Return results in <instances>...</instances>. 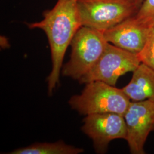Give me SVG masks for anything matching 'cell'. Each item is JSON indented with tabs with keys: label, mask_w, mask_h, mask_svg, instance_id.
<instances>
[{
	"label": "cell",
	"mask_w": 154,
	"mask_h": 154,
	"mask_svg": "<svg viewBox=\"0 0 154 154\" xmlns=\"http://www.w3.org/2000/svg\"><path fill=\"white\" fill-rule=\"evenodd\" d=\"M26 25L30 29L43 30L48 39L52 62L51 71L47 78L48 94L50 95L59 83L66 50L82 26L77 0H57L51 9L43 13L41 21Z\"/></svg>",
	"instance_id": "obj_1"
},
{
	"label": "cell",
	"mask_w": 154,
	"mask_h": 154,
	"mask_svg": "<svg viewBox=\"0 0 154 154\" xmlns=\"http://www.w3.org/2000/svg\"><path fill=\"white\" fill-rule=\"evenodd\" d=\"M130 102L122 88L99 81L86 83L82 93L69 101L73 110L85 116L116 113L123 116Z\"/></svg>",
	"instance_id": "obj_2"
},
{
	"label": "cell",
	"mask_w": 154,
	"mask_h": 154,
	"mask_svg": "<svg viewBox=\"0 0 154 154\" xmlns=\"http://www.w3.org/2000/svg\"><path fill=\"white\" fill-rule=\"evenodd\" d=\"M107 44L102 31L82 26L72 39L70 59L63 66L62 75L79 81L95 65Z\"/></svg>",
	"instance_id": "obj_3"
},
{
	"label": "cell",
	"mask_w": 154,
	"mask_h": 154,
	"mask_svg": "<svg viewBox=\"0 0 154 154\" xmlns=\"http://www.w3.org/2000/svg\"><path fill=\"white\" fill-rule=\"evenodd\" d=\"M82 26L105 31L137 14L134 0H77Z\"/></svg>",
	"instance_id": "obj_4"
},
{
	"label": "cell",
	"mask_w": 154,
	"mask_h": 154,
	"mask_svg": "<svg viewBox=\"0 0 154 154\" xmlns=\"http://www.w3.org/2000/svg\"><path fill=\"white\" fill-rule=\"evenodd\" d=\"M140 63L137 54L108 42L95 65L78 81L86 84L99 81L115 86L119 77L134 72Z\"/></svg>",
	"instance_id": "obj_5"
},
{
	"label": "cell",
	"mask_w": 154,
	"mask_h": 154,
	"mask_svg": "<svg viewBox=\"0 0 154 154\" xmlns=\"http://www.w3.org/2000/svg\"><path fill=\"white\" fill-rule=\"evenodd\" d=\"M123 117L126 125V140L130 152L145 154L146 140L154 131V102L131 101Z\"/></svg>",
	"instance_id": "obj_6"
},
{
	"label": "cell",
	"mask_w": 154,
	"mask_h": 154,
	"mask_svg": "<svg viewBox=\"0 0 154 154\" xmlns=\"http://www.w3.org/2000/svg\"><path fill=\"white\" fill-rule=\"evenodd\" d=\"M81 129L93 141L98 153H105L111 141L127 137L123 116L116 113L94 114L86 116Z\"/></svg>",
	"instance_id": "obj_7"
},
{
	"label": "cell",
	"mask_w": 154,
	"mask_h": 154,
	"mask_svg": "<svg viewBox=\"0 0 154 154\" xmlns=\"http://www.w3.org/2000/svg\"><path fill=\"white\" fill-rule=\"evenodd\" d=\"M152 28L140 22L134 15L103 32L107 42L138 54L143 49Z\"/></svg>",
	"instance_id": "obj_8"
},
{
	"label": "cell",
	"mask_w": 154,
	"mask_h": 154,
	"mask_svg": "<svg viewBox=\"0 0 154 154\" xmlns=\"http://www.w3.org/2000/svg\"><path fill=\"white\" fill-rule=\"evenodd\" d=\"M131 101L154 102V70L141 63L133 72L132 78L122 88Z\"/></svg>",
	"instance_id": "obj_9"
},
{
	"label": "cell",
	"mask_w": 154,
	"mask_h": 154,
	"mask_svg": "<svg viewBox=\"0 0 154 154\" xmlns=\"http://www.w3.org/2000/svg\"><path fill=\"white\" fill-rule=\"evenodd\" d=\"M83 152L81 148L67 144L63 141L55 143H36L12 151L11 154H78Z\"/></svg>",
	"instance_id": "obj_10"
},
{
	"label": "cell",
	"mask_w": 154,
	"mask_h": 154,
	"mask_svg": "<svg viewBox=\"0 0 154 154\" xmlns=\"http://www.w3.org/2000/svg\"><path fill=\"white\" fill-rule=\"evenodd\" d=\"M137 55L141 63L154 70V27L151 30L143 49Z\"/></svg>",
	"instance_id": "obj_11"
},
{
	"label": "cell",
	"mask_w": 154,
	"mask_h": 154,
	"mask_svg": "<svg viewBox=\"0 0 154 154\" xmlns=\"http://www.w3.org/2000/svg\"><path fill=\"white\" fill-rule=\"evenodd\" d=\"M135 17L143 23L154 27V0H144Z\"/></svg>",
	"instance_id": "obj_12"
},
{
	"label": "cell",
	"mask_w": 154,
	"mask_h": 154,
	"mask_svg": "<svg viewBox=\"0 0 154 154\" xmlns=\"http://www.w3.org/2000/svg\"><path fill=\"white\" fill-rule=\"evenodd\" d=\"M134 1H135V3L137 4V5L139 8H140V6L142 5V3L144 1V0H134Z\"/></svg>",
	"instance_id": "obj_13"
}]
</instances>
